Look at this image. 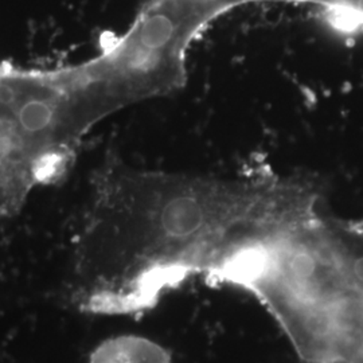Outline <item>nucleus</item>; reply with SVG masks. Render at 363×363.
<instances>
[{"label":"nucleus","instance_id":"4","mask_svg":"<svg viewBox=\"0 0 363 363\" xmlns=\"http://www.w3.org/2000/svg\"><path fill=\"white\" fill-rule=\"evenodd\" d=\"M91 363H172L169 352L140 337H118L100 345Z\"/></svg>","mask_w":363,"mask_h":363},{"label":"nucleus","instance_id":"2","mask_svg":"<svg viewBox=\"0 0 363 363\" xmlns=\"http://www.w3.org/2000/svg\"><path fill=\"white\" fill-rule=\"evenodd\" d=\"M220 13V6L208 0H142L125 34L76 65L93 125L130 105L181 91L193 39Z\"/></svg>","mask_w":363,"mask_h":363},{"label":"nucleus","instance_id":"1","mask_svg":"<svg viewBox=\"0 0 363 363\" xmlns=\"http://www.w3.org/2000/svg\"><path fill=\"white\" fill-rule=\"evenodd\" d=\"M311 177H210L105 159L74 245L69 298L91 313H136L193 274L211 277L247 242L291 220Z\"/></svg>","mask_w":363,"mask_h":363},{"label":"nucleus","instance_id":"3","mask_svg":"<svg viewBox=\"0 0 363 363\" xmlns=\"http://www.w3.org/2000/svg\"><path fill=\"white\" fill-rule=\"evenodd\" d=\"M42 184L38 156L16 124L0 115V220L16 216L33 189Z\"/></svg>","mask_w":363,"mask_h":363}]
</instances>
